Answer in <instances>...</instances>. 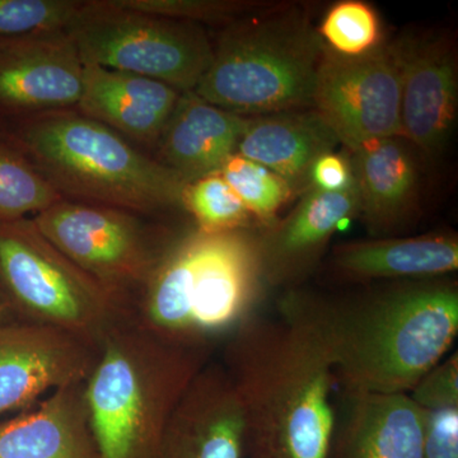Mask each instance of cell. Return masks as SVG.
Masks as SVG:
<instances>
[{"mask_svg":"<svg viewBox=\"0 0 458 458\" xmlns=\"http://www.w3.org/2000/svg\"><path fill=\"white\" fill-rule=\"evenodd\" d=\"M182 208L191 214L195 228L205 233L251 228L254 222L219 172L189 182L183 190Z\"/></svg>","mask_w":458,"mask_h":458,"instance_id":"484cf974","label":"cell"},{"mask_svg":"<svg viewBox=\"0 0 458 458\" xmlns=\"http://www.w3.org/2000/svg\"><path fill=\"white\" fill-rule=\"evenodd\" d=\"M342 397L328 458H424L423 409L408 394Z\"/></svg>","mask_w":458,"mask_h":458,"instance_id":"e0dca14e","label":"cell"},{"mask_svg":"<svg viewBox=\"0 0 458 458\" xmlns=\"http://www.w3.org/2000/svg\"><path fill=\"white\" fill-rule=\"evenodd\" d=\"M223 367L240 405L243 458L330 457L335 377L302 322L256 313L228 337Z\"/></svg>","mask_w":458,"mask_h":458,"instance_id":"7a4b0ae2","label":"cell"},{"mask_svg":"<svg viewBox=\"0 0 458 458\" xmlns=\"http://www.w3.org/2000/svg\"><path fill=\"white\" fill-rule=\"evenodd\" d=\"M0 140H5V131L0 129Z\"/></svg>","mask_w":458,"mask_h":458,"instance_id":"d6a6232c","label":"cell"},{"mask_svg":"<svg viewBox=\"0 0 458 458\" xmlns=\"http://www.w3.org/2000/svg\"><path fill=\"white\" fill-rule=\"evenodd\" d=\"M360 214L375 237H393L408 221L418 191V167L403 138L366 141L349 150Z\"/></svg>","mask_w":458,"mask_h":458,"instance_id":"7402d4cb","label":"cell"},{"mask_svg":"<svg viewBox=\"0 0 458 458\" xmlns=\"http://www.w3.org/2000/svg\"><path fill=\"white\" fill-rule=\"evenodd\" d=\"M182 93L159 81L98 65H84L77 110L126 140L156 147Z\"/></svg>","mask_w":458,"mask_h":458,"instance_id":"2e32d148","label":"cell"},{"mask_svg":"<svg viewBox=\"0 0 458 458\" xmlns=\"http://www.w3.org/2000/svg\"><path fill=\"white\" fill-rule=\"evenodd\" d=\"M212 352L153 335L128 313L111 325L83 385L99 458L155 457L174 410Z\"/></svg>","mask_w":458,"mask_h":458,"instance_id":"277c9868","label":"cell"},{"mask_svg":"<svg viewBox=\"0 0 458 458\" xmlns=\"http://www.w3.org/2000/svg\"><path fill=\"white\" fill-rule=\"evenodd\" d=\"M0 292L17 321L66 331L96 345L128 312L32 218L0 222Z\"/></svg>","mask_w":458,"mask_h":458,"instance_id":"52a82bcc","label":"cell"},{"mask_svg":"<svg viewBox=\"0 0 458 458\" xmlns=\"http://www.w3.org/2000/svg\"><path fill=\"white\" fill-rule=\"evenodd\" d=\"M337 276L354 283L442 278L458 267L454 233L412 237H376L342 243L334 249Z\"/></svg>","mask_w":458,"mask_h":458,"instance_id":"d6986e66","label":"cell"},{"mask_svg":"<svg viewBox=\"0 0 458 458\" xmlns=\"http://www.w3.org/2000/svg\"><path fill=\"white\" fill-rule=\"evenodd\" d=\"M219 174L236 192L254 222L264 229L279 221V210L293 195L291 186L276 172L240 155L229 157Z\"/></svg>","mask_w":458,"mask_h":458,"instance_id":"cb8c5ba5","label":"cell"},{"mask_svg":"<svg viewBox=\"0 0 458 458\" xmlns=\"http://www.w3.org/2000/svg\"><path fill=\"white\" fill-rule=\"evenodd\" d=\"M259 232L174 236L128 316L153 335L212 348L259 313L267 291Z\"/></svg>","mask_w":458,"mask_h":458,"instance_id":"3957f363","label":"cell"},{"mask_svg":"<svg viewBox=\"0 0 458 458\" xmlns=\"http://www.w3.org/2000/svg\"><path fill=\"white\" fill-rule=\"evenodd\" d=\"M423 457L458 458V408L423 409Z\"/></svg>","mask_w":458,"mask_h":458,"instance_id":"f546056e","label":"cell"},{"mask_svg":"<svg viewBox=\"0 0 458 458\" xmlns=\"http://www.w3.org/2000/svg\"><path fill=\"white\" fill-rule=\"evenodd\" d=\"M339 144L324 117L306 108L249 117L236 155L276 172L295 192L309 189L313 162Z\"/></svg>","mask_w":458,"mask_h":458,"instance_id":"ffe728a7","label":"cell"},{"mask_svg":"<svg viewBox=\"0 0 458 458\" xmlns=\"http://www.w3.org/2000/svg\"><path fill=\"white\" fill-rule=\"evenodd\" d=\"M400 66L401 138L421 152L439 155L457 119L458 73L454 41L436 33L394 41Z\"/></svg>","mask_w":458,"mask_h":458,"instance_id":"8fae6325","label":"cell"},{"mask_svg":"<svg viewBox=\"0 0 458 458\" xmlns=\"http://www.w3.org/2000/svg\"><path fill=\"white\" fill-rule=\"evenodd\" d=\"M98 345L57 328L13 321L0 324V414L42 394L83 384Z\"/></svg>","mask_w":458,"mask_h":458,"instance_id":"4fadbf2b","label":"cell"},{"mask_svg":"<svg viewBox=\"0 0 458 458\" xmlns=\"http://www.w3.org/2000/svg\"><path fill=\"white\" fill-rule=\"evenodd\" d=\"M424 410L458 408V354L445 357L428 370L409 393Z\"/></svg>","mask_w":458,"mask_h":458,"instance_id":"f1b7e54d","label":"cell"},{"mask_svg":"<svg viewBox=\"0 0 458 458\" xmlns=\"http://www.w3.org/2000/svg\"><path fill=\"white\" fill-rule=\"evenodd\" d=\"M153 458H243L240 405L223 364L209 361L195 377Z\"/></svg>","mask_w":458,"mask_h":458,"instance_id":"9a60e30c","label":"cell"},{"mask_svg":"<svg viewBox=\"0 0 458 458\" xmlns=\"http://www.w3.org/2000/svg\"><path fill=\"white\" fill-rule=\"evenodd\" d=\"M278 310L316 336L344 394H409L458 335V285L447 276L393 280L344 297L292 289Z\"/></svg>","mask_w":458,"mask_h":458,"instance_id":"6da1fadb","label":"cell"},{"mask_svg":"<svg viewBox=\"0 0 458 458\" xmlns=\"http://www.w3.org/2000/svg\"><path fill=\"white\" fill-rule=\"evenodd\" d=\"M122 7L153 16L199 23H231L255 5L234 0H116Z\"/></svg>","mask_w":458,"mask_h":458,"instance_id":"83f0119b","label":"cell"},{"mask_svg":"<svg viewBox=\"0 0 458 458\" xmlns=\"http://www.w3.org/2000/svg\"><path fill=\"white\" fill-rule=\"evenodd\" d=\"M83 0H0V38L66 30Z\"/></svg>","mask_w":458,"mask_h":458,"instance_id":"4316f807","label":"cell"},{"mask_svg":"<svg viewBox=\"0 0 458 458\" xmlns=\"http://www.w3.org/2000/svg\"><path fill=\"white\" fill-rule=\"evenodd\" d=\"M324 51L300 8L246 13L223 30L194 93L243 117L313 108Z\"/></svg>","mask_w":458,"mask_h":458,"instance_id":"8992f818","label":"cell"},{"mask_svg":"<svg viewBox=\"0 0 458 458\" xmlns=\"http://www.w3.org/2000/svg\"><path fill=\"white\" fill-rule=\"evenodd\" d=\"M84 64L66 30L0 38V114L14 120L77 108Z\"/></svg>","mask_w":458,"mask_h":458,"instance_id":"7c38bea8","label":"cell"},{"mask_svg":"<svg viewBox=\"0 0 458 458\" xmlns=\"http://www.w3.org/2000/svg\"><path fill=\"white\" fill-rule=\"evenodd\" d=\"M360 214L357 183L339 192L307 189L293 212L259 232L267 288H301L318 267L331 237Z\"/></svg>","mask_w":458,"mask_h":458,"instance_id":"5bb4252c","label":"cell"},{"mask_svg":"<svg viewBox=\"0 0 458 458\" xmlns=\"http://www.w3.org/2000/svg\"><path fill=\"white\" fill-rule=\"evenodd\" d=\"M355 186L354 170L348 153H324L313 162L309 174V188L321 191H345Z\"/></svg>","mask_w":458,"mask_h":458,"instance_id":"4dcf8cb0","label":"cell"},{"mask_svg":"<svg viewBox=\"0 0 458 458\" xmlns=\"http://www.w3.org/2000/svg\"><path fill=\"white\" fill-rule=\"evenodd\" d=\"M325 47L343 56L366 55L384 44L381 17L363 0H342L316 27Z\"/></svg>","mask_w":458,"mask_h":458,"instance_id":"d4e9b609","label":"cell"},{"mask_svg":"<svg viewBox=\"0 0 458 458\" xmlns=\"http://www.w3.org/2000/svg\"><path fill=\"white\" fill-rule=\"evenodd\" d=\"M32 219L63 255L126 310L174 238L140 214L68 199Z\"/></svg>","mask_w":458,"mask_h":458,"instance_id":"9c48e42d","label":"cell"},{"mask_svg":"<svg viewBox=\"0 0 458 458\" xmlns=\"http://www.w3.org/2000/svg\"><path fill=\"white\" fill-rule=\"evenodd\" d=\"M60 199L17 148L0 140V222L33 218Z\"/></svg>","mask_w":458,"mask_h":458,"instance_id":"603a6c76","label":"cell"},{"mask_svg":"<svg viewBox=\"0 0 458 458\" xmlns=\"http://www.w3.org/2000/svg\"><path fill=\"white\" fill-rule=\"evenodd\" d=\"M5 141L63 199L147 216L182 208L188 183L77 108L16 120Z\"/></svg>","mask_w":458,"mask_h":458,"instance_id":"5b68a950","label":"cell"},{"mask_svg":"<svg viewBox=\"0 0 458 458\" xmlns=\"http://www.w3.org/2000/svg\"><path fill=\"white\" fill-rule=\"evenodd\" d=\"M66 32L84 65L143 75L181 93L194 92L213 59L203 26L132 11L116 0H83Z\"/></svg>","mask_w":458,"mask_h":458,"instance_id":"ba28073f","label":"cell"},{"mask_svg":"<svg viewBox=\"0 0 458 458\" xmlns=\"http://www.w3.org/2000/svg\"><path fill=\"white\" fill-rule=\"evenodd\" d=\"M14 316L9 309L7 301L3 297L2 292H0V324L2 322L13 321Z\"/></svg>","mask_w":458,"mask_h":458,"instance_id":"1f68e13d","label":"cell"},{"mask_svg":"<svg viewBox=\"0 0 458 458\" xmlns=\"http://www.w3.org/2000/svg\"><path fill=\"white\" fill-rule=\"evenodd\" d=\"M313 108L348 150L369 140L401 138L400 66L394 42L360 56L339 55L325 47Z\"/></svg>","mask_w":458,"mask_h":458,"instance_id":"30bf717a","label":"cell"},{"mask_svg":"<svg viewBox=\"0 0 458 458\" xmlns=\"http://www.w3.org/2000/svg\"><path fill=\"white\" fill-rule=\"evenodd\" d=\"M83 385L59 388L31 412L0 424V458H99Z\"/></svg>","mask_w":458,"mask_h":458,"instance_id":"44dd1931","label":"cell"},{"mask_svg":"<svg viewBox=\"0 0 458 458\" xmlns=\"http://www.w3.org/2000/svg\"><path fill=\"white\" fill-rule=\"evenodd\" d=\"M249 117L229 113L194 92L181 95L153 158L186 183L221 172L236 155Z\"/></svg>","mask_w":458,"mask_h":458,"instance_id":"ac0fdd59","label":"cell"}]
</instances>
